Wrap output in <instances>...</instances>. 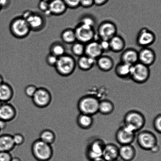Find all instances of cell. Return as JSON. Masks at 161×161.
I'll return each mask as SVG.
<instances>
[{
  "mask_svg": "<svg viewBox=\"0 0 161 161\" xmlns=\"http://www.w3.org/2000/svg\"><path fill=\"white\" fill-rule=\"evenodd\" d=\"M146 123V118L142 113L138 110H131L125 115L123 125L136 133L143 128Z\"/></svg>",
  "mask_w": 161,
  "mask_h": 161,
  "instance_id": "obj_1",
  "label": "cell"
},
{
  "mask_svg": "<svg viewBox=\"0 0 161 161\" xmlns=\"http://www.w3.org/2000/svg\"><path fill=\"white\" fill-rule=\"evenodd\" d=\"M100 100L97 96L88 94L82 96L78 100L77 107L80 113L93 116L98 113Z\"/></svg>",
  "mask_w": 161,
  "mask_h": 161,
  "instance_id": "obj_2",
  "label": "cell"
},
{
  "mask_svg": "<svg viewBox=\"0 0 161 161\" xmlns=\"http://www.w3.org/2000/svg\"><path fill=\"white\" fill-rule=\"evenodd\" d=\"M33 157L38 161H49L53 158V150L52 145L44 142L39 139L35 140L31 146Z\"/></svg>",
  "mask_w": 161,
  "mask_h": 161,
  "instance_id": "obj_3",
  "label": "cell"
},
{
  "mask_svg": "<svg viewBox=\"0 0 161 161\" xmlns=\"http://www.w3.org/2000/svg\"><path fill=\"white\" fill-rule=\"evenodd\" d=\"M76 67L75 58L72 55L66 53L58 58L54 68L58 75L63 77H68L74 73Z\"/></svg>",
  "mask_w": 161,
  "mask_h": 161,
  "instance_id": "obj_4",
  "label": "cell"
},
{
  "mask_svg": "<svg viewBox=\"0 0 161 161\" xmlns=\"http://www.w3.org/2000/svg\"><path fill=\"white\" fill-rule=\"evenodd\" d=\"M9 29L11 34L18 39L27 37L31 31L27 22L22 16L15 17L11 20Z\"/></svg>",
  "mask_w": 161,
  "mask_h": 161,
  "instance_id": "obj_5",
  "label": "cell"
},
{
  "mask_svg": "<svg viewBox=\"0 0 161 161\" xmlns=\"http://www.w3.org/2000/svg\"><path fill=\"white\" fill-rule=\"evenodd\" d=\"M106 143L100 138H95L88 143L85 154L87 158L92 161L102 158L103 152Z\"/></svg>",
  "mask_w": 161,
  "mask_h": 161,
  "instance_id": "obj_6",
  "label": "cell"
},
{
  "mask_svg": "<svg viewBox=\"0 0 161 161\" xmlns=\"http://www.w3.org/2000/svg\"><path fill=\"white\" fill-rule=\"evenodd\" d=\"M150 75L149 67L138 62L132 66L130 79L135 83L141 84L149 80Z\"/></svg>",
  "mask_w": 161,
  "mask_h": 161,
  "instance_id": "obj_7",
  "label": "cell"
},
{
  "mask_svg": "<svg viewBox=\"0 0 161 161\" xmlns=\"http://www.w3.org/2000/svg\"><path fill=\"white\" fill-rule=\"evenodd\" d=\"M136 139L138 146L144 150L151 151L158 144L157 137L151 131H141L136 136Z\"/></svg>",
  "mask_w": 161,
  "mask_h": 161,
  "instance_id": "obj_8",
  "label": "cell"
},
{
  "mask_svg": "<svg viewBox=\"0 0 161 161\" xmlns=\"http://www.w3.org/2000/svg\"><path fill=\"white\" fill-rule=\"evenodd\" d=\"M118 28L113 22L105 20L101 22L96 31L99 40L109 41L117 34Z\"/></svg>",
  "mask_w": 161,
  "mask_h": 161,
  "instance_id": "obj_9",
  "label": "cell"
},
{
  "mask_svg": "<svg viewBox=\"0 0 161 161\" xmlns=\"http://www.w3.org/2000/svg\"><path fill=\"white\" fill-rule=\"evenodd\" d=\"M77 41L86 44L95 40L96 35L95 28L78 23L75 29Z\"/></svg>",
  "mask_w": 161,
  "mask_h": 161,
  "instance_id": "obj_10",
  "label": "cell"
},
{
  "mask_svg": "<svg viewBox=\"0 0 161 161\" xmlns=\"http://www.w3.org/2000/svg\"><path fill=\"white\" fill-rule=\"evenodd\" d=\"M34 105L38 108H44L51 103L53 97L50 91L44 87L37 88L35 94L31 98Z\"/></svg>",
  "mask_w": 161,
  "mask_h": 161,
  "instance_id": "obj_11",
  "label": "cell"
},
{
  "mask_svg": "<svg viewBox=\"0 0 161 161\" xmlns=\"http://www.w3.org/2000/svg\"><path fill=\"white\" fill-rule=\"evenodd\" d=\"M136 133L124 125L118 129L115 135L117 142L121 146L132 144L136 138Z\"/></svg>",
  "mask_w": 161,
  "mask_h": 161,
  "instance_id": "obj_12",
  "label": "cell"
},
{
  "mask_svg": "<svg viewBox=\"0 0 161 161\" xmlns=\"http://www.w3.org/2000/svg\"><path fill=\"white\" fill-rule=\"evenodd\" d=\"M156 40L155 34L148 28H142L138 31L136 37L137 45L142 48L149 47L154 43Z\"/></svg>",
  "mask_w": 161,
  "mask_h": 161,
  "instance_id": "obj_13",
  "label": "cell"
},
{
  "mask_svg": "<svg viewBox=\"0 0 161 161\" xmlns=\"http://www.w3.org/2000/svg\"><path fill=\"white\" fill-rule=\"evenodd\" d=\"M27 22L31 31L38 32L42 31L46 25L45 16L38 12L32 11L30 15L25 19Z\"/></svg>",
  "mask_w": 161,
  "mask_h": 161,
  "instance_id": "obj_14",
  "label": "cell"
},
{
  "mask_svg": "<svg viewBox=\"0 0 161 161\" xmlns=\"http://www.w3.org/2000/svg\"><path fill=\"white\" fill-rule=\"evenodd\" d=\"M17 110L15 106L9 102L0 105V120L8 122L16 117Z\"/></svg>",
  "mask_w": 161,
  "mask_h": 161,
  "instance_id": "obj_15",
  "label": "cell"
},
{
  "mask_svg": "<svg viewBox=\"0 0 161 161\" xmlns=\"http://www.w3.org/2000/svg\"><path fill=\"white\" fill-rule=\"evenodd\" d=\"M156 58L155 52L149 47L142 48L138 51V62L148 67L154 64Z\"/></svg>",
  "mask_w": 161,
  "mask_h": 161,
  "instance_id": "obj_16",
  "label": "cell"
},
{
  "mask_svg": "<svg viewBox=\"0 0 161 161\" xmlns=\"http://www.w3.org/2000/svg\"><path fill=\"white\" fill-rule=\"evenodd\" d=\"M99 41H91L85 45V55L96 60L103 54Z\"/></svg>",
  "mask_w": 161,
  "mask_h": 161,
  "instance_id": "obj_17",
  "label": "cell"
},
{
  "mask_svg": "<svg viewBox=\"0 0 161 161\" xmlns=\"http://www.w3.org/2000/svg\"><path fill=\"white\" fill-rule=\"evenodd\" d=\"M120 61L130 65H133L138 62V51L131 48L124 49L120 56Z\"/></svg>",
  "mask_w": 161,
  "mask_h": 161,
  "instance_id": "obj_18",
  "label": "cell"
},
{
  "mask_svg": "<svg viewBox=\"0 0 161 161\" xmlns=\"http://www.w3.org/2000/svg\"><path fill=\"white\" fill-rule=\"evenodd\" d=\"M119 157V147L113 143L106 144L103 152L102 158L105 161L116 160Z\"/></svg>",
  "mask_w": 161,
  "mask_h": 161,
  "instance_id": "obj_19",
  "label": "cell"
},
{
  "mask_svg": "<svg viewBox=\"0 0 161 161\" xmlns=\"http://www.w3.org/2000/svg\"><path fill=\"white\" fill-rule=\"evenodd\" d=\"M96 64L100 70L108 72L114 67V62L110 56L103 54L96 59Z\"/></svg>",
  "mask_w": 161,
  "mask_h": 161,
  "instance_id": "obj_20",
  "label": "cell"
},
{
  "mask_svg": "<svg viewBox=\"0 0 161 161\" xmlns=\"http://www.w3.org/2000/svg\"><path fill=\"white\" fill-rule=\"evenodd\" d=\"M136 154V150L132 144L122 145L119 147V157L123 161H132Z\"/></svg>",
  "mask_w": 161,
  "mask_h": 161,
  "instance_id": "obj_21",
  "label": "cell"
},
{
  "mask_svg": "<svg viewBox=\"0 0 161 161\" xmlns=\"http://www.w3.org/2000/svg\"><path fill=\"white\" fill-rule=\"evenodd\" d=\"M67 9L63 0H52L49 2V9L52 15H64L67 12Z\"/></svg>",
  "mask_w": 161,
  "mask_h": 161,
  "instance_id": "obj_22",
  "label": "cell"
},
{
  "mask_svg": "<svg viewBox=\"0 0 161 161\" xmlns=\"http://www.w3.org/2000/svg\"><path fill=\"white\" fill-rule=\"evenodd\" d=\"M110 51L113 53H121L125 49L126 46L125 41L122 36L118 34L109 40Z\"/></svg>",
  "mask_w": 161,
  "mask_h": 161,
  "instance_id": "obj_23",
  "label": "cell"
},
{
  "mask_svg": "<svg viewBox=\"0 0 161 161\" xmlns=\"http://www.w3.org/2000/svg\"><path fill=\"white\" fill-rule=\"evenodd\" d=\"M14 95L13 88L9 83L4 82L0 85V103L9 102Z\"/></svg>",
  "mask_w": 161,
  "mask_h": 161,
  "instance_id": "obj_24",
  "label": "cell"
},
{
  "mask_svg": "<svg viewBox=\"0 0 161 161\" xmlns=\"http://www.w3.org/2000/svg\"><path fill=\"white\" fill-rule=\"evenodd\" d=\"M15 146L12 135L4 134L0 135V152H10Z\"/></svg>",
  "mask_w": 161,
  "mask_h": 161,
  "instance_id": "obj_25",
  "label": "cell"
},
{
  "mask_svg": "<svg viewBox=\"0 0 161 161\" xmlns=\"http://www.w3.org/2000/svg\"><path fill=\"white\" fill-rule=\"evenodd\" d=\"M132 66L120 61L115 67V73L117 76L121 79H130Z\"/></svg>",
  "mask_w": 161,
  "mask_h": 161,
  "instance_id": "obj_26",
  "label": "cell"
},
{
  "mask_svg": "<svg viewBox=\"0 0 161 161\" xmlns=\"http://www.w3.org/2000/svg\"><path fill=\"white\" fill-rule=\"evenodd\" d=\"M96 60L84 55L78 58L76 61L77 66L80 70L88 71L94 67L96 64Z\"/></svg>",
  "mask_w": 161,
  "mask_h": 161,
  "instance_id": "obj_27",
  "label": "cell"
},
{
  "mask_svg": "<svg viewBox=\"0 0 161 161\" xmlns=\"http://www.w3.org/2000/svg\"><path fill=\"white\" fill-rule=\"evenodd\" d=\"M76 122L80 128L86 130L92 127L94 119L93 116L91 115L80 113L77 116Z\"/></svg>",
  "mask_w": 161,
  "mask_h": 161,
  "instance_id": "obj_28",
  "label": "cell"
},
{
  "mask_svg": "<svg viewBox=\"0 0 161 161\" xmlns=\"http://www.w3.org/2000/svg\"><path fill=\"white\" fill-rule=\"evenodd\" d=\"M61 39L63 42L67 45H72L77 41L75 30L67 28L62 31Z\"/></svg>",
  "mask_w": 161,
  "mask_h": 161,
  "instance_id": "obj_29",
  "label": "cell"
},
{
  "mask_svg": "<svg viewBox=\"0 0 161 161\" xmlns=\"http://www.w3.org/2000/svg\"><path fill=\"white\" fill-rule=\"evenodd\" d=\"M114 105L113 102L108 99L100 100L99 103L98 113L104 115H108L113 113Z\"/></svg>",
  "mask_w": 161,
  "mask_h": 161,
  "instance_id": "obj_30",
  "label": "cell"
},
{
  "mask_svg": "<svg viewBox=\"0 0 161 161\" xmlns=\"http://www.w3.org/2000/svg\"><path fill=\"white\" fill-rule=\"evenodd\" d=\"M50 53L59 58L66 53L65 46L61 42H56L50 45L49 48Z\"/></svg>",
  "mask_w": 161,
  "mask_h": 161,
  "instance_id": "obj_31",
  "label": "cell"
},
{
  "mask_svg": "<svg viewBox=\"0 0 161 161\" xmlns=\"http://www.w3.org/2000/svg\"><path fill=\"white\" fill-rule=\"evenodd\" d=\"M39 139L44 142L52 145L56 141V135L51 129H45L40 132Z\"/></svg>",
  "mask_w": 161,
  "mask_h": 161,
  "instance_id": "obj_32",
  "label": "cell"
},
{
  "mask_svg": "<svg viewBox=\"0 0 161 161\" xmlns=\"http://www.w3.org/2000/svg\"><path fill=\"white\" fill-rule=\"evenodd\" d=\"M71 51L72 54L78 57L85 55V44L76 41L72 44L71 47Z\"/></svg>",
  "mask_w": 161,
  "mask_h": 161,
  "instance_id": "obj_33",
  "label": "cell"
},
{
  "mask_svg": "<svg viewBox=\"0 0 161 161\" xmlns=\"http://www.w3.org/2000/svg\"><path fill=\"white\" fill-rule=\"evenodd\" d=\"M79 23L95 28L96 21V19L92 15L89 14H85L80 17Z\"/></svg>",
  "mask_w": 161,
  "mask_h": 161,
  "instance_id": "obj_34",
  "label": "cell"
},
{
  "mask_svg": "<svg viewBox=\"0 0 161 161\" xmlns=\"http://www.w3.org/2000/svg\"><path fill=\"white\" fill-rule=\"evenodd\" d=\"M38 8L41 12L43 13L45 16L49 17L52 15L49 9L48 2L40 0L38 4Z\"/></svg>",
  "mask_w": 161,
  "mask_h": 161,
  "instance_id": "obj_35",
  "label": "cell"
},
{
  "mask_svg": "<svg viewBox=\"0 0 161 161\" xmlns=\"http://www.w3.org/2000/svg\"><path fill=\"white\" fill-rule=\"evenodd\" d=\"M37 89V87L35 85L32 84L28 85L25 88V95L27 97L31 98L35 94Z\"/></svg>",
  "mask_w": 161,
  "mask_h": 161,
  "instance_id": "obj_36",
  "label": "cell"
},
{
  "mask_svg": "<svg viewBox=\"0 0 161 161\" xmlns=\"http://www.w3.org/2000/svg\"><path fill=\"white\" fill-rule=\"evenodd\" d=\"M13 140L15 146H21L25 142V137L23 134L16 133L12 135Z\"/></svg>",
  "mask_w": 161,
  "mask_h": 161,
  "instance_id": "obj_37",
  "label": "cell"
},
{
  "mask_svg": "<svg viewBox=\"0 0 161 161\" xmlns=\"http://www.w3.org/2000/svg\"><path fill=\"white\" fill-rule=\"evenodd\" d=\"M58 58L54 55L49 53L46 58V62L49 67H55L57 63Z\"/></svg>",
  "mask_w": 161,
  "mask_h": 161,
  "instance_id": "obj_38",
  "label": "cell"
},
{
  "mask_svg": "<svg viewBox=\"0 0 161 161\" xmlns=\"http://www.w3.org/2000/svg\"><path fill=\"white\" fill-rule=\"evenodd\" d=\"M153 127L154 130L159 134L161 132V115L158 114L153 121Z\"/></svg>",
  "mask_w": 161,
  "mask_h": 161,
  "instance_id": "obj_39",
  "label": "cell"
},
{
  "mask_svg": "<svg viewBox=\"0 0 161 161\" xmlns=\"http://www.w3.org/2000/svg\"><path fill=\"white\" fill-rule=\"evenodd\" d=\"M68 8L75 9L80 7V0H63Z\"/></svg>",
  "mask_w": 161,
  "mask_h": 161,
  "instance_id": "obj_40",
  "label": "cell"
},
{
  "mask_svg": "<svg viewBox=\"0 0 161 161\" xmlns=\"http://www.w3.org/2000/svg\"><path fill=\"white\" fill-rule=\"evenodd\" d=\"M12 156L9 152H0V161H11Z\"/></svg>",
  "mask_w": 161,
  "mask_h": 161,
  "instance_id": "obj_41",
  "label": "cell"
},
{
  "mask_svg": "<svg viewBox=\"0 0 161 161\" xmlns=\"http://www.w3.org/2000/svg\"><path fill=\"white\" fill-rule=\"evenodd\" d=\"M94 0H80V6L85 8H88L94 5Z\"/></svg>",
  "mask_w": 161,
  "mask_h": 161,
  "instance_id": "obj_42",
  "label": "cell"
},
{
  "mask_svg": "<svg viewBox=\"0 0 161 161\" xmlns=\"http://www.w3.org/2000/svg\"><path fill=\"white\" fill-rule=\"evenodd\" d=\"M99 42L103 53L110 51L109 41L99 40Z\"/></svg>",
  "mask_w": 161,
  "mask_h": 161,
  "instance_id": "obj_43",
  "label": "cell"
},
{
  "mask_svg": "<svg viewBox=\"0 0 161 161\" xmlns=\"http://www.w3.org/2000/svg\"><path fill=\"white\" fill-rule=\"evenodd\" d=\"M11 3V0H0V5L2 8L6 9L9 7Z\"/></svg>",
  "mask_w": 161,
  "mask_h": 161,
  "instance_id": "obj_44",
  "label": "cell"
},
{
  "mask_svg": "<svg viewBox=\"0 0 161 161\" xmlns=\"http://www.w3.org/2000/svg\"><path fill=\"white\" fill-rule=\"evenodd\" d=\"M109 0H94V5L97 6H102L108 3Z\"/></svg>",
  "mask_w": 161,
  "mask_h": 161,
  "instance_id": "obj_45",
  "label": "cell"
},
{
  "mask_svg": "<svg viewBox=\"0 0 161 161\" xmlns=\"http://www.w3.org/2000/svg\"><path fill=\"white\" fill-rule=\"evenodd\" d=\"M7 123L5 121L0 120V130L1 131L4 130L7 125Z\"/></svg>",
  "mask_w": 161,
  "mask_h": 161,
  "instance_id": "obj_46",
  "label": "cell"
},
{
  "mask_svg": "<svg viewBox=\"0 0 161 161\" xmlns=\"http://www.w3.org/2000/svg\"><path fill=\"white\" fill-rule=\"evenodd\" d=\"M160 146H159L158 144L157 146L154 147L150 151L153 153H156L158 152L159 150H160Z\"/></svg>",
  "mask_w": 161,
  "mask_h": 161,
  "instance_id": "obj_47",
  "label": "cell"
},
{
  "mask_svg": "<svg viewBox=\"0 0 161 161\" xmlns=\"http://www.w3.org/2000/svg\"><path fill=\"white\" fill-rule=\"evenodd\" d=\"M11 161H22V160L19 157H13Z\"/></svg>",
  "mask_w": 161,
  "mask_h": 161,
  "instance_id": "obj_48",
  "label": "cell"
},
{
  "mask_svg": "<svg viewBox=\"0 0 161 161\" xmlns=\"http://www.w3.org/2000/svg\"><path fill=\"white\" fill-rule=\"evenodd\" d=\"M4 78H3V77L2 75H0V85L2 84L4 82Z\"/></svg>",
  "mask_w": 161,
  "mask_h": 161,
  "instance_id": "obj_49",
  "label": "cell"
},
{
  "mask_svg": "<svg viewBox=\"0 0 161 161\" xmlns=\"http://www.w3.org/2000/svg\"><path fill=\"white\" fill-rule=\"evenodd\" d=\"M105 161V160H103V158H101L100 159H98V160H95L94 161Z\"/></svg>",
  "mask_w": 161,
  "mask_h": 161,
  "instance_id": "obj_50",
  "label": "cell"
},
{
  "mask_svg": "<svg viewBox=\"0 0 161 161\" xmlns=\"http://www.w3.org/2000/svg\"><path fill=\"white\" fill-rule=\"evenodd\" d=\"M42 1H47V2H49L52 1V0H42Z\"/></svg>",
  "mask_w": 161,
  "mask_h": 161,
  "instance_id": "obj_51",
  "label": "cell"
},
{
  "mask_svg": "<svg viewBox=\"0 0 161 161\" xmlns=\"http://www.w3.org/2000/svg\"><path fill=\"white\" fill-rule=\"evenodd\" d=\"M2 9V8L1 6V5H0V12H1V10Z\"/></svg>",
  "mask_w": 161,
  "mask_h": 161,
  "instance_id": "obj_52",
  "label": "cell"
},
{
  "mask_svg": "<svg viewBox=\"0 0 161 161\" xmlns=\"http://www.w3.org/2000/svg\"><path fill=\"white\" fill-rule=\"evenodd\" d=\"M119 161V160H118V159H116V160H112V161Z\"/></svg>",
  "mask_w": 161,
  "mask_h": 161,
  "instance_id": "obj_53",
  "label": "cell"
},
{
  "mask_svg": "<svg viewBox=\"0 0 161 161\" xmlns=\"http://www.w3.org/2000/svg\"><path fill=\"white\" fill-rule=\"evenodd\" d=\"M1 132V130H0V132Z\"/></svg>",
  "mask_w": 161,
  "mask_h": 161,
  "instance_id": "obj_54",
  "label": "cell"
},
{
  "mask_svg": "<svg viewBox=\"0 0 161 161\" xmlns=\"http://www.w3.org/2000/svg\"><path fill=\"white\" fill-rule=\"evenodd\" d=\"M1 103H0V105H1Z\"/></svg>",
  "mask_w": 161,
  "mask_h": 161,
  "instance_id": "obj_55",
  "label": "cell"
}]
</instances>
